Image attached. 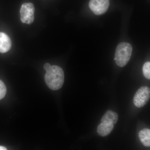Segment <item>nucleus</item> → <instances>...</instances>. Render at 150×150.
Here are the masks:
<instances>
[{
  "label": "nucleus",
  "instance_id": "7ed1b4c3",
  "mask_svg": "<svg viewBox=\"0 0 150 150\" xmlns=\"http://www.w3.org/2000/svg\"><path fill=\"white\" fill-rule=\"evenodd\" d=\"M22 23L30 24L34 20L35 7L31 3H25L22 5L20 11Z\"/></svg>",
  "mask_w": 150,
  "mask_h": 150
},
{
  "label": "nucleus",
  "instance_id": "9b49d317",
  "mask_svg": "<svg viewBox=\"0 0 150 150\" xmlns=\"http://www.w3.org/2000/svg\"><path fill=\"white\" fill-rule=\"evenodd\" d=\"M6 91V86L2 81L0 80V100L5 96Z\"/></svg>",
  "mask_w": 150,
  "mask_h": 150
},
{
  "label": "nucleus",
  "instance_id": "ddd939ff",
  "mask_svg": "<svg viewBox=\"0 0 150 150\" xmlns=\"http://www.w3.org/2000/svg\"><path fill=\"white\" fill-rule=\"evenodd\" d=\"M6 148L3 146H0V150H6Z\"/></svg>",
  "mask_w": 150,
  "mask_h": 150
},
{
  "label": "nucleus",
  "instance_id": "0eeeda50",
  "mask_svg": "<svg viewBox=\"0 0 150 150\" xmlns=\"http://www.w3.org/2000/svg\"><path fill=\"white\" fill-rule=\"evenodd\" d=\"M118 114L111 110H108L101 119V123H110L114 125L118 121Z\"/></svg>",
  "mask_w": 150,
  "mask_h": 150
},
{
  "label": "nucleus",
  "instance_id": "6e6552de",
  "mask_svg": "<svg viewBox=\"0 0 150 150\" xmlns=\"http://www.w3.org/2000/svg\"><path fill=\"white\" fill-rule=\"evenodd\" d=\"M114 128V125L110 123H101L98 126L97 132L101 137H105L110 134Z\"/></svg>",
  "mask_w": 150,
  "mask_h": 150
},
{
  "label": "nucleus",
  "instance_id": "f03ea898",
  "mask_svg": "<svg viewBox=\"0 0 150 150\" xmlns=\"http://www.w3.org/2000/svg\"><path fill=\"white\" fill-rule=\"evenodd\" d=\"M133 48L130 43L122 42L118 44L115 52V60L118 67H123L128 64L131 55Z\"/></svg>",
  "mask_w": 150,
  "mask_h": 150
},
{
  "label": "nucleus",
  "instance_id": "9d476101",
  "mask_svg": "<svg viewBox=\"0 0 150 150\" xmlns=\"http://www.w3.org/2000/svg\"><path fill=\"white\" fill-rule=\"evenodd\" d=\"M143 74L146 79L149 80L150 79V62H146L143 66Z\"/></svg>",
  "mask_w": 150,
  "mask_h": 150
},
{
  "label": "nucleus",
  "instance_id": "f8f14e48",
  "mask_svg": "<svg viewBox=\"0 0 150 150\" xmlns=\"http://www.w3.org/2000/svg\"><path fill=\"white\" fill-rule=\"evenodd\" d=\"M51 67V65L49 63H46V64L44 65V69L46 70V71H47L50 69Z\"/></svg>",
  "mask_w": 150,
  "mask_h": 150
},
{
  "label": "nucleus",
  "instance_id": "39448f33",
  "mask_svg": "<svg viewBox=\"0 0 150 150\" xmlns=\"http://www.w3.org/2000/svg\"><path fill=\"white\" fill-rule=\"evenodd\" d=\"M89 7L94 14L100 16L107 11L109 5V0H90Z\"/></svg>",
  "mask_w": 150,
  "mask_h": 150
},
{
  "label": "nucleus",
  "instance_id": "20e7f679",
  "mask_svg": "<svg viewBox=\"0 0 150 150\" xmlns=\"http://www.w3.org/2000/svg\"><path fill=\"white\" fill-rule=\"evenodd\" d=\"M150 97L149 88L146 86L140 88L134 98V103L136 107L142 108L147 103Z\"/></svg>",
  "mask_w": 150,
  "mask_h": 150
},
{
  "label": "nucleus",
  "instance_id": "f257e3e1",
  "mask_svg": "<svg viewBox=\"0 0 150 150\" xmlns=\"http://www.w3.org/2000/svg\"><path fill=\"white\" fill-rule=\"evenodd\" d=\"M45 80L49 88L52 90H59L62 87L64 81V71L58 66H51L50 69L46 71Z\"/></svg>",
  "mask_w": 150,
  "mask_h": 150
},
{
  "label": "nucleus",
  "instance_id": "423d86ee",
  "mask_svg": "<svg viewBox=\"0 0 150 150\" xmlns=\"http://www.w3.org/2000/svg\"><path fill=\"white\" fill-rule=\"evenodd\" d=\"M11 40L8 35L4 33L0 32V53H6L11 49Z\"/></svg>",
  "mask_w": 150,
  "mask_h": 150
},
{
  "label": "nucleus",
  "instance_id": "1a4fd4ad",
  "mask_svg": "<svg viewBox=\"0 0 150 150\" xmlns=\"http://www.w3.org/2000/svg\"><path fill=\"white\" fill-rule=\"evenodd\" d=\"M139 137L143 145L146 147L150 146V130L144 129L139 132Z\"/></svg>",
  "mask_w": 150,
  "mask_h": 150
}]
</instances>
